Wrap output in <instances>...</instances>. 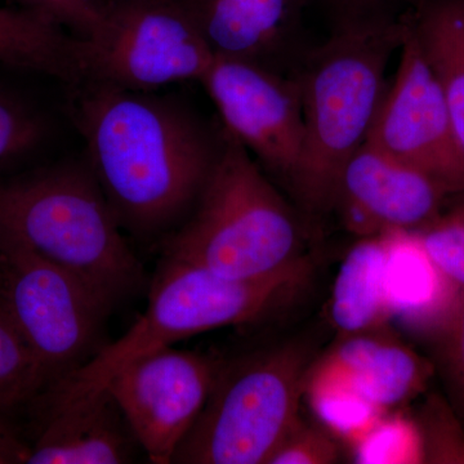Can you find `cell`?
Segmentation results:
<instances>
[{"mask_svg": "<svg viewBox=\"0 0 464 464\" xmlns=\"http://www.w3.org/2000/svg\"><path fill=\"white\" fill-rule=\"evenodd\" d=\"M415 231L442 276L464 293V200L445 208L429 225Z\"/></svg>", "mask_w": 464, "mask_h": 464, "instance_id": "24", "label": "cell"}, {"mask_svg": "<svg viewBox=\"0 0 464 464\" xmlns=\"http://www.w3.org/2000/svg\"><path fill=\"white\" fill-rule=\"evenodd\" d=\"M72 116L85 160L124 232L166 239L188 218L221 151L210 130L181 101L157 92L83 83Z\"/></svg>", "mask_w": 464, "mask_h": 464, "instance_id": "1", "label": "cell"}, {"mask_svg": "<svg viewBox=\"0 0 464 464\" xmlns=\"http://www.w3.org/2000/svg\"><path fill=\"white\" fill-rule=\"evenodd\" d=\"M51 414L27 464L132 462L140 445L105 387L72 396H51Z\"/></svg>", "mask_w": 464, "mask_h": 464, "instance_id": "14", "label": "cell"}, {"mask_svg": "<svg viewBox=\"0 0 464 464\" xmlns=\"http://www.w3.org/2000/svg\"><path fill=\"white\" fill-rule=\"evenodd\" d=\"M0 304L41 366L47 387L101 350L108 308L83 283L0 235Z\"/></svg>", "mask_w": 464, "mask_h": 464, "instance_id": "7", "label": "cell"}, {"mask_svg": "<svg viewBox=\"0 0 464 464\" xmlns=\"http://www.w3.org/2000/svg\"><path fill=\"white\" fill-rule=\"evenodd\" d=\"M311 342L292 340L222 362L206 406L172 463L268 464L301 418Z\"/></svg>", "mask_w": 464, "mask_h": 464, "instance_id": "6", "label": "cell"}, {"mask_svg": "<svg viewBox=\"0 0 464 464\" xmlns=\"http://www.w3.org/2000/svg\"><path fill=\"white\" fill-rule=\"evenodd\" d=\"M81 52L83 82L136 92L200 82L215 60L177 0H101Z\"/></svg>", "mask_w": 464, "mask_h": 464, "instance_id": "8", "label": "cell"}, {"mask_svg": "<svg viewBox=\"0 0 464 464\" xmlns=\"http://www.w3.org/2000/svg\"><path fill=\"white\" fill-rule=\"evenodd\" d=\"M366 141L429 174L454 197L464 198V150L441 88L415 42L409 16L398 72Z\"/></svg>", "mask_w": 464, "mask_h": 464, "instance_id": "10", "label": "cell"}, {"mask_svg": "<svg viewBox=\"0 0 464 464\" xmlns=\"http://www.w3.org/2000/svg\"><path fill=\"white\" fill-rule=\"evenodd\" d=\"M200 83L257 163L290 188L304 142L301 91L295 76L216 58Z\"/></svg>", "mask_w": 464, "mask_h": 464, "instance_id": "11", "label": "cell"}, {"mask_svg": "<svg viewBox=\"0 0 464 464\" xmlns=\"http://www.w3.org/2000/svg\"><path fill=\"white\" fill-rule=\"evenodd\" d=\"M314 365L344 382L382 411L408 404L426 392L435 365L389 328L338 337Z\"/></svg>", "mask_w": 464, "mask_h": 464, "instance_id": "15", "label": "cell"}, {"mask_svg": "<svg viewBox=\"0 0 464 464\" xmlns=\"http://www.w3.org/2000/svg\"><path fill=\"white\" fill-rule=\"evenodd\" d=\"M313 274L310 256L286 270L256 280L227 279L199 266L163 257L150 285L145 313L119 340L51 386V395L102 389L119 369L158 348L277 315L297 301Z\"/></svg>", "mask_w": 464, "mask_h": 464, "instance_id": "5", "label": "cell"}, {"mask_svg": "<svg viewBox=\"0 0 464 464\" xmlns=\"http://www.w3.org/2000/svg\"><path fill=\"white\" fill-rule=\"evenodd\" d=\"M414 420L422 439L423 463L464 464V429L453 404L431 393Z\"/></svg>", "mask_w": 464, "mask_h": 464, "instance_id": "23", "label": "cell"}, {"mask_svg": "<svg viewBox=\"0 0 464 464\" xmlns=\"http://www.w3.org/2000/svg\"><path fill=\"white\" fill-rule=\"evenodd\" d=\"M420 0H314L331 16L332 27L404 20Z\"/></svg>", "mask_w": 464, "mask_h": 464, "instance_id": "27", "label": "cell"}, {"mask_svg": "<svg viewBox=\"0 0 464 464\" xmlns=\"http://www.w3.org/2000/svg\"><path fill=\"white\" fill-rule=\"evenodd\" d=\"M453 197L429 174L365 141L343 168L333 210L348 231L369 237L420 230Z\"/></svg>", "mask_w": 464, "mask_h": 464, "instance_id": "12", "label": "cell"}, {"mask_svg": "<svg viewBox=\"0 0 464 464\" xmlns=\"http://www.w3.org/2000/svg\"><path fill=\"white\" fill-rule=\"evenodd\" d=\"M436 362L442 375L451 404L464 415V293L450 315L433 334Z\"/></svg>", "mask_w": 464, "mask_h": 464, "instance_id": "25", "label": "cell"}, {"mask_svg": "<svg viewBox=\"0 0 464 464\" xmlns=\"http://www.w3.org/2000/svg\"><path fill=\"white\" fill-rule=\"evenodd\" d=\"M0 235L72 275L110 313L141 289V261L85 159L0 179Z\"/></svg>", "mask_w": 464, "mask_h": 464, "instance_id": "3", "label": "cell"}, {"mask_svg": "<svg viewBox=\"0 0 464 464\" xmlns=\"http://www.w3.org/2000/svg\"><path fill=\"white\" fill-rule=\"evenodd\" d=\"M29 448L25 447L0 420V464L26 463Z\"/></svg>", "mask_w": 464, "mask_h": 464, "instance_id": "29", "label": "cell"}, {"mask_svg": "<svg viewBox=\"0 0 464 464\" xmlns=\"http://www.w3.org/2000/svg\"><path fill=\"white\" fill-rule=\"evenodd\" d=\"M340 459V445L323 424L299 418L277 447L268 464H333Z\"/></svg>", "mask_w": 464, "mask_h": 464, "instance_id": "26", "label": "cell"}, {"mask_svg": "<svg viewBox=\"0 0 464 464\" xmlns=\"http://www.w3.org/2000/svg\"><path fill=\"white\" fill-rule=\"evenodd\" d=\"M50 130V121L38 106L0 88V173L35 154Z\"/></svg>", "mask_w": 464, "mask_h": 464, "instance_id": "21", "label": "cell"}, {"mask_svg": "<svg viewBox=\"0 0 464 464\" xmlns=\"http://www.w3.org/2000/svg\"><path fill=\"white\" fill-rule=\"evenodd\" d=\"M409 25L464 150V0H420L409 14Z\"/></svg>", "mask_w": 464, "mask_h": 464, "instance_id": "19", "label": "cell"}, {"mask_svg": "<svg viewBox=\"0 0 464 464\" xmlns=\"http://www.w3.org/2000/svg\"><path fill=\"white\" fill-rule=\"evenodd\" d=\"M219 364L197 351L161 347L128 362L103 384L150 462L172 463L206 406Z\"/></svg>", "mask_w": 464, "mask_h": 464, "instance_id": "9", "label": "cell"}, {"mask_svg": "<svg viewBox=\"0 0 464 464\" xmlns=\"http://www.w3.org/2000/svg\"><path fill=\"white\" fill-rule=\"evenodd\" d=\"M21 7L33 9L56 21L67 32L87 41L99 26L101 0H17Z\"/></svg>", "mask_w": 464, "mask_h": 464, "instance_id": "28", "label": "cell"}, {"mask_svg": "<svg viewBox=\"0 0 464 464\" xmlns=\"http://www.w3.org/2000/svg\"><path fill=\"white\" fill-rule=\"evenodd\" d=\"M82 39L33 9L0 7V63L72 88L84 81Z\"/></svg>", "mask_w": 464, "mask_h": 464, "instance_id": "17", "label": "cell"}, {"mask_svg": "<svg viewBox=\"0 0 464 464\" xmlns=\"http://www.w3.org/2000/svg\"><path fill=\"white\" fill-rule=\"evenodd\" d=\"M47 387L41 366L0 304V415Z\"/></svg>", "mask_w": 464, "mask_h": 464, "instance_id": "20", "label": "cell"}, {"mask_svg": "<svg viewBox=\"0 0 464 464\" xmlns=\"http://www.w3.org/2000/svg\"><path fill=\"white\" fill-rule=\"evenodd\" d=\"M408 16L333 26L328 38L308 48L293 74L301 91L304 142L289 190L310 215L333 210L343 168L368 139Z\"/></svg>", "mask_w": 464, "mask_h": 464, "instance_id": "2", "label": "cell"}, {"mask_svg": "<svg viewBox=\"0 0 464 464\" xmlns=\"http://www.w3.org/2000/svg\"><path fill=\"white\" fill-rule=\"evenodd\" d=\"M216 58L293 76L308 48L304 14L314 0H177Z\"/></svg>", "mask_w": 464, "mask_h": 464, "instance_id": "13", "label": "cell"}, {"mask_svg": "<svg viewBox=\"0 0 464 464\" xmlns=\"http://www.w3.org/2000/svg\"><path fill=\"white\" fill-rule=\"evenodd\" d=\"M304 226L243 143L222 128L212 173L188 218L161 241L163 257L234 280H256L306 257Z\"/></svg>", "mask_w": 464, "mask_h": 464, "instance_id": "4", "label": "cell"}, {"mask_svg": "<svg viewBox=\"0 0 464 464\" xmlns=\"http://www.w3.org/2000/svg\"><path fill=\"white\" fill-rule=\"evenodd\" d=\"M350 447L355 463H423L417 422L402 411L382 414Z\"/></svg>", "mask_w": 464, "mask_h": 464, "instance_id": "22", "label": "cell"}, {"mask_svg": "<svg viewBox=\"0 0 464 464\" xmlns=\"http://www.w3.org/2000/svg\"><path fill=\"white\" fill-rule=\"evenodd\" d=\"M383 237L384 295L391 322L433 337L462 293L432 264L417 231H389Z\"/></svg>", "mask_w": 464, "mask_h": 464, "instance_id": "16", "label": "cell"}, {"mask_svg": "<svg viewBox=\"0 0 464 464\" xmlns=\"http://www.w3.org/2000/svg\"><path fill=\"white\" fill-rule=\"evenodd\" d=\"M384 265L383 234L362 237L348 250L335 276L329 302V317L338 337L389 328Z\"/></svg>", "mask_w": 464, "mask_h": 464, "instance_id": "18", "label": "cell"}]
</instances>
